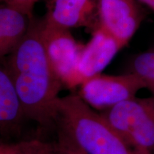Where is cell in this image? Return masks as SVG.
Segmentation results:
<instances>
[{"label": "cell", "mask_w": 154, "mask_h": 154, "mask_svg": "<svg viewBox=\"0 0 154 154\" xmlns=\"http://www.w3.org/2000/svg\"><path fill=\"white\" fill-rule=\"evenodd\" d=\"M42 19L34 17L28 33L7 57L9 70L28 120L42 133L54 129V104L63 86L48 57L42 36Z\"/></svg>", "instance_id": "obj_1"}, {"label": "cell", "mask_w": 154, "mask_h": 154, "mask_svg": "<svg viewBox=\"0 0 154 154\" xmlns=\"http://www.w3.org/2000/svg\"><path fill=\"white\" fill-rule=\"evenodd\" d=\"M54 126L68 132L86 154H148L121 136L79 94L56 99Z\"/></svg>", "instance_id": "obj_2"}, {"label": "cell", "mask_w": 154, "mask_h": 154, "mask_svg": "<svg viewBox=\"0 0 154 154\" xmlns=\"http://www.w3.org/2000/svg\"><path fill=\"white\" fill-rule=\"evenodd\" d=\"M99 113L128 141L154 154V95L134 97Z\"/></svg>", "instance_id": "obj_3"}, {"label": "cell", "mask_w": 154, "mask_h": 154, "mask_svg": "<svg viewBox=\"0 0 154 154\" xmlns=\"http://www.w3.org/2000/svg\"><path fill=\"white\" fill-rule=\"evenodd\" d=\"M79 86V95L99 112L136 97L140 90L146 88L145 84L137 75L128 72L116 76L96 75Z\"/></svg>", "instance_id": "obj_4"}, {"label": "cell", "mask_w": 154, "mask_h": 154, "mask_svg": "<svg viewBox=\"0 0 154 154\" xmlns=\"http://www.w3.org/2000/svg\"><path fill=\"white\" fill-rule=\"evenodd\" d=\"M42 36L50 62L63 86L73 88L80 86L78 64L84 45L75 39L69 30L49 27L43 19Z\"/></svg>", "instance_id": "obj_5"}, {"label": "cell", "mask_w": 154, "mask_h": 154, "mask_svg": "<svg viewBox=\"0 0 154 154\" xmlns=\"http://www.w3.org/2000/svg\"><path fill=\"white\" fill-rule=\"evenodd\" d=\"M100 29L126 47L145 17L136 0H98Z\"/></svg>", "instance_id": "obj_6"}, {"label": "cell", "mask_w": 154, "mask_h": 154, "mask_svg": "<svg viewBox=\"0 0 154 154\" xmlns=\"http://www.w3.org/2000/svg\"><path fill=\"white\" fill-rule=\"evenodd\" d=\"M45 26L69 30L85 27L91 33L100 29L98 0H46Z\"/></svg>", "instance_id": "obj_7"}, {"label": "cell", "mask_w": 154, "mask_h": 154, "mask_svg": "<svg viewBox=\"0 0 154 154\" xmlns=\"http://www.w3.org/2000/svg\"><path fill=\"white\" fill-rule=\"evenodd\" d=\"M118 42L101 29L92 33L91 38L84 45L78 64L81 84L84 81L101 74L120 50Z\"/></svg>", "instance_id": "obj_8"}, {"label": "cell", "mask_w": 154, "mask_h": 154, "mask_svg": "<svg viewBox=\"0 0 154 154\" xmlns=\"http://www.w3.org/2000/svg\"><path fill=\"white\" fill-rule=\"evenodd\" d=\"M25 114L22 101L9 70L5 65L0 69V134L11 138L22 134Z\"/></svg>", "instance_id": "obj_9"}, {"label": "cell", "mask_w": 154, "mask_h": 154, "mask_svg": "<svg viewBox=\"0 0 154 154\" xmlns=\"http://www.w3.org/2000/svg\"><path fill=\"white\" fill-rule=\"evenodd\" d=\"M32 17L16 7L3 3L0 8V56L10 54L29 30Z\"/></svg>", "instance_id": "obj_10"}, {"label": "cell", "mask_w": 154, "mask_h": 154, "mask_svg": "<svg viewBox=\"0 0 154 154\" xmlns=\"http://www.w3.org/2000/svg\"><path fill=\"white\" fill-rule=\"evenodd\" d=\"M126 72L137 75L154 95V47L132 57Z\"/></svg>", "instance_id": "obj_11"}, {"label": "cell", "mask_w": 154, "mask_h": 154, "mask_svg": "<svg viewBox=\"0 0 154 154\" xmlns=\"http://www.w3.org/2000/svg\"><path fill=\"white\" fill-rule=\"evenodd\" d=\"M0 154H56L54 141L41 139L25 140L0 144Z\"/></svg>", "instance_id": "obj_12"}, {"label": "cell", "mask_w": 154, "mask_h": 154, "mask_svg": "<svg viewBox=\"0 0 154 154\" xmlns=\"http://www.w3.org/2000/svg\"><path fill=\"white\" fill-rule=\"evenodd\" d=\"M39 0H2L3 3L16 7L23 12L33 17V9Z\"/></svg>", "instance_id": "obj_13"}, {"label": "cell", "mask_w": 154, "mask_h": 154, "mask_svg": "<svg viewBox=\"0 0 154 154\" xmlns=\"http://www.w3.org/2000/svg\"><path fill=\"white\" fill-rule=\"evenodd\" d=\"M136 1L144 4L154 11V0H136Z\"/></svg>", "instance_id": "obj_14"}]
</instances>
